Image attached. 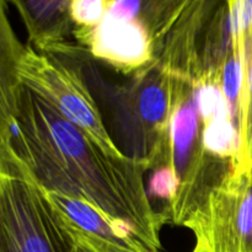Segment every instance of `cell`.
I'll return each mask as SVG.
<instances>
[{"label":"cell","mask_w":252,"mask_h":252,"mask_svg":"<svg viewBox=\"0 0 252 252\" xmlns=\"http://www.w3.org/2000/svg\"><path fill=\"white\" fill-rule=\"evenodd\" d=\"M0 134L10 138L44 189L90 204L148 251L160 252L169 219L150 203L143 162L106 152L16 78H0Z\"/></svg>","instance_id":"cell-1"},{"label":"cell","mask_w":252,"mask_h":252,"mask_svg":"<svg viewBox=\"0 0 252 252\" xmlns=\"http://www.w3.org/2000/svg\"><path fill=\"white\" fill-rule=\"evenodd\" d=\"M107 113L111 137L128 158L149 169L164 170L169 160L171 121L189 83L167 73L158 62L132 74L126 83H107L89 62L81 69Z\"/></svg>","instance_id":"cell-2"},{"label":"cell","mask_w":252,"mask_h":252,"mask_svg":"<svg viewBox=\"0 0 252 252\" xmlns=\"http://www.w3.org/2000/svg\"><path fill=\"white\" fill-rule=\"evenodd\" d=\"M0 1V69L9 70L20 83L48 100L106 152L125 155L111 137L81 69L20 42L10 24L6 0Z\"/></svg>","instance_id":"cell-3"},{"label":"cell","mask_w":252,"mask_h":252,"mask_svg":"<svg viewBox=\"0 0 252 252\" xmlns=\"http://www.w3.org/2000/svg\"><path fill=\"white\" fill-rule=\"evenodd\" d=\"M193 0H108L100 24L73 36L86 57L132 75L158 62L170 32Z\"/></svg>","instance_id":"cell-4"},{"label":"cell","mask_w":252,"mask_h":252,"mask_svg":"<svg viewBox=\"0 0 252 252\" xmlns=\"http://www.w3.org/2000/svg\"><path fill=\"white\" fill-rule=\"evenodd\" d=\"M74 248L44 187L10 138L0 134V252H73Z\"/></svg>","instance_id":"cell-5"},{"label":"cell","mask_w":252,"mask_h":252,"mask_svg":"<svg viewBox=\"0 0 252 252\" xmlns=\"http://www.w3.org/2000/svg\"><path fill=\"white\" fill-rule=\"evenodd\" d=\"M184 226L192 252H252V171L230 166Z\"/></svg>","instance_id":"cell-6"},{"label":"cell","mask_w":252,"mask_h":252,"mask_svg":"<svg viewBox=\"0 0 252 252\" xmlns=\"http://www.w3.org/2000/svg\"><path fill=\"white\" fill-rule=\"evenodd\" d=\"M46 192L75 245L89 252H149L127 228L90 204L58 192Z\"/></svg>","instance_id":"cell-7"},{"label":"cell","mask_w":252,"mask_h":252,"mask_svg":"<svg viewBox=\"0 0 252 252\" xmlns=\"http://www.w3.org/2000/svg\"><path fill=\"white\" fill-rule=\"evenodd\" d=\"M73 0H6L21 17L29 44L42 53L63 56L74 44Z\"/></svg>","instance_id":"cell-8"},{"label":"cell","mask_w":252,"mask_h":252,"mask_svg":"<svg viewBox=\"0 0 252 252\" xmlns=\"http://www.w3.org/2000/svg\"><path fill=\"white\" fill-rule=\"evenodd\" d=\"M240 150L231 169L252 171V27L245 36L240 97H239Z\"/></svg>","instance_id":"cell-9"},{"label":"cell","mask_w":252,"mask_h":252,"mask_svg":"<svg viewBox=\"0 0 252 252\" xmlns=\"http://www.w3.org/2000/svg\"><path fill=\"white\" fill-rule=\"evenodd\" d=\"M107 5L108 0H73L70 6L73 36L97 26L105 16Z\"/></svg>","instance_id":"cell-10"},{"label":"cell","mask_w":252,"mask_h":252,"mask_svg":"<svg viewBox=\"0 0 252 252\" xmlns=\"http://www.w3.org/2000/svg\"><path fill=\"white\" fill-rule=\"evenodd\" d=\"M73 252H89V251H86V250H85V249L80 248V246L75 245V248H74V250H73Z\"/></svg>","instance_id":"cell-11"}]
</instances>
